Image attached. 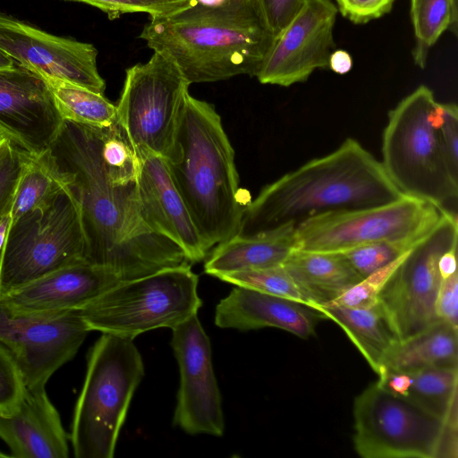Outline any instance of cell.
I'll use <instances>...</instances> for the list:
<instances>
[{
    "label": "cell",
    "instance_id": "obj_1",
    "mask_svg": "<svg viewBox=\"0 0 458 458\" xmlns=\"http://www.w3.org/2000/svg\"><path fill=\"white\" fill-rule=\"evenodd\" d=\"M47 153L79 207L86 262L113 270L123 282L191 264L146 222L140 160L116 121L96 128L64 120Z\"/></svg>",
    "mask_w": 458,
    "mask_h": 458
},
{
    "label": "cell",
    "instance_id": "obj_2",
    "mask_svg": "<svg viewBox=\"0 0 458 458\" xmlns=\"http://www.w3.org/2000/svg\"><path fill=\"white\" fill-rule=\"evenodd\" d=\"M403 194L379 162L352 138L266 185L244 206L237 232L259 237L317 216L384 205Z\"/></svg>",
    "mask_w": 458,
    "mask_h": 458
},
{
    "label": "cell",
    "instance_id": "obj_3",
    "mask_svg": "<svg viewBox=\"0 0 458 458\" xmlns=\"http://www.w3.org/2000/svg\"><path fill=\"white\" fill-rule=\"evenodd\" d=\"M139 38L174 61L190 84L256 77L275 40L259 0H195L150 18Z\"/></svg>",
    "mask_w": 458,
    "mask_h": 458
},
{
    "label": "cell",
    "instance_id": "obj_4",
    "mask_svg": "<svg viewBox=\"0 0 458 458\" xmlns=\"http://www.w3.org/2000/svg\"><path fill=\"white\" fill-rule=\"evenodd\" d=\"M166 162L207 247L233 236L244 206L234 151L212 105L187 95L175 147Z\"/></svg>",
    "mask_w": 458,
    "mask_h": 458
},
{
    "label": "cell",
    "instance_id": "obj_5",
    "mask_svg": "<svg viewBox=\"0 0 458 458\" xmlns=\"http://www.w3.org/2000/svg\"><path fill=\"white\" fill-rule=\"evenodd\" d=\"M133 339L102 333L88 356L70 441L76 458H112L133 394L144 377Z\"/></svg>",
    "mask_w": 458,
    "mask_h": 458
},
{
    "label": "cell",
    "instance_id": "obj_6",
    "mask_svg": "<svg viewBox=\"0 0 458 458\" xmlns=\"http://www.w3.org/2000/svg\"><path fill=\"white\" fill-rule=\"evenodd\" d=\"M437 102L433 91L420 85L389 111L381 164L403 195L446 208L457 199L458 180L449 169L440 130L429 120Z\"/></svg>",
    "mask_w": 458,
    "mask_h": 458
},
{
    "label": "cell",
    "instance_id": "obj_7",
    "mask_svg": "<svg viewBox=\"0 0 458 458\" xmlns=\"http://www.w3.org/2000/svg\"><path fill=\"white\" fill-rule=\"evenodd\" d=\"M191 265L123 281L78 311L90 331L134 339L160 327L173 328L198 314L202 301Z\"/></svg>",
    "mask_w": 458,
    "mask_h": 458
},
{
    "label": "cell",
    "instance_id": "obj_8",
    "mask_svg": "<svg viewBox=\"0 0 458 458\" xmlns=\"http://www.w3.org/2000/svg\"><path fill=\"white\" fill-rule=\"evenodd\" d=\"M353 446L364 458H456L457 430L377 381L353 403Z\"/></svg>",
    "mask_w": 458,
    "mask_h": 458
},
{
    "label": "cell",
    "instance_id": "obj_9",
    "mask_svg": "<svg viewBox=\"0 0 458 458\" xmlns=\"http://www.w3.org/2000/svg\"><path fill=\"white\" fill-rule=\"evenodd\" d=\"M79 207L65 188L10 223L0 251V297L62 267L86 262Z\"/></svg>",
    "mask_w": 458,
    "mask_h": 458
},
{
    "label": "cell",
    "instance_id": "obj_10",
    "mask_svg": "<svg viewBox=\"0 0 458 458\" xmlns=\"http://www.w3.org/2000/svg\"><path fill=\"white\" fill-rule=\"evenodd\" d=\"M190 85L174 61L160 52L126 70L116 122L135 151L171 157Z\"/></svg>",
    "mask_w": 458,
    "mask_h": 458
},
{
    "label": "cell",
    "instance_id": "obj_11",
    "mask_svg": "<svg viewBox=\"0 0 458 458\" xmlns=\"http://www.w3.org/2000/svg\"><path fill=\"white\" fill-rule=\"evenodd\" d=\"M449 209L403 195L380 206L310 217L294 228L295 250L338 252L377 242H419Z\"/></svg>",
    "mask_w": 458,
    "mask_h": 458
},
{
    "label": "cell",
    "instance_id": "obj_12",
    "mask_svg": "<svg viewBox=\"0 0 458 458\" xmlns=\"http://www.w3.org/2000/svg\"><path fill=\"white\" fill-rule=\"evenodd\" d=\"M455 212H445L437 226L417 245L392 276L378 296L400 340L410 337L436 322L435 301L441 283L438 260L457 246Z\"/></svg>",
    "mask_w": 458,
    "mask_h": 458
},
{
    "label": "cell",
    "instance_id": "obj_13",
    "mask_svg": "<svg viewBox=\"0 0 458 458\" xmlns=\"http://www.w3.org/2000/svg\"><path fill=\"white\" fill-rule=\"evenodd\" d=\"M89 332L78 310L54 316L18 315L0 301V344L15 360L26 388L45 386L75 356Z\"/></svg>",
    "mask_w": 458,
    "mask_h": 458
},
{
    "label": "cell",
    "instance_id": "obj_14",
    "mask_svg": "<svg viewBox=\"0 0 458 458\" xmlns=\"http://www.w3.org/2000/svg\"><path fill=\"white\" fill-rule=\"evenodd\" d=\"M172 332L171 346L180 370L174 423L191 435L221 437L225 420L210 340L197 314Z\"/></svg>",
    "mask_w": 458,
    "mask_h": 458
},
{
    "label": "cell",
    "instance_id": "obj_15",
    "mask_svg": "<svg viewBox=\"0 0 458 458\" xmlns=\"http://www.w3.org/2000/svg\"><path fill=\"white\" fill-rule=\"evenodd\" d=\"M338 10L333 0H305L299 13L275 38L256 77L262 84L289 87L328 68L335 49Z\"/></svg>",
    "mask_w": 458,
    "mask_h": 458
},
{
    "label": "cell",
    "instance_id": "obj_16",
    "mask_svg": "<svg viewBox=\"0 0 458 458\" xmlns=\"http://www.w3.org/2000/svg\"><path fill=\"white\" fill-rule=\"evenodd\" d=\"M0 50L45 79L64 81L104 94L98 50L90 43L55 36L0 13Z\"/></svg>",
    "mask_w": 458,
    "mask_h": 458
},
{
    "label": "cell",
    "instance_id": "obj_17",
    "mask_svg": "<svg viewBox=\"0 0 458 458\" xmlns=\"http://www.w3.org/2000/svg\"><path fill=\"white\" fill-rule=\"evenodd\" d=\"M64 121L44 77L17 63L0 69L1 138L39 156L49 149Z\"/></svg>",
    "mask_w": 458,
    "mask_h": 458
},
{
    "label": "cell",
    "instance_id": "obj_18",
    "mask_svg": "<svg viewBox=\"0 0 458 458\" xmlns=\"http://www.w3.org/2000/svg\"><path fill=\"white\" fill-rule=\"evenodd\" d=\"M123 282L111 269L81 262L62 267L0 297L18 315L54 316L80 310Z\"/></svg>",
    "mask_w": 458,
    "mask_h": 458
},
{
    "label": "cell",
    "instance_id": "obj_19",
    "mask_svg": "<svg viewBox=\"0 0 458 458\" xmlns=\"http://www.w3.org/2000/svg\"><path fill=\"white\" fill-rule=\"evenodd\" d=\"M140 160L139 197L143 216L157 233L176 243L191 263L204 259L207 247L166 160L150 152L136 151Z\"/></svg>",
    "mask_w": 458,
    "mask_h": 458
},
{
    "label": "cell",
    "instance_id": "obj_20",
    "mask_svg": "<svg viewBox=\"0 0 458 458\" xmlns=\"http://www.w3.org/2000/svg\"><path fill=\"white\" fill-rule=\"evenodd\" d=\"M0 438L14 458H68V436L45 386L26 388L10 412L0 413Z\"/></svg>",
    "mask_w": 458,
    "mask_h": 458
},
{
    "label": "cell",
    "instance_id": "obj_21",
    "mask_svg": "<svg viewBox=\"0 0 458 458\" xmlns=\"http://www.w3.org/2000/svg\"><path fill=\"white\" fill-rule=\"evenodd\" d=\"M319 315L308 306L283 297L236 286L216 307L215 324L242 331L276 327L301 338L315 333Z\"/></svg>",
    "mask_w": 458,
    "mask_h": 458
},
{
    "label": "cell",
    "instance_id": "obj_22",
    "mask_svg": "<svg viewBox=\"0 0 458 458\" xmlns=\"http://www.w3.org/2000/svg\"><path fill=\"white\" fill-rule=\"evenodd\" d=\"M377 380L384 388L458 428V366H435L413 370H384Z\"/></svg>",
    "mask_w": 458,
    "mask_h": 458
},
{
    "label": "cell",
    "instance_id": "obj_23",
    "mask_svg": "<svg viewBox=\"0 0 458 458\" xmlns=\"http://www.w3.org/2000/svg\"><path fill=\"white\" fill-rule=\"evenodd\" d=\"M320 318L336 323L377 374L400 338L383 306L377 301L363 307L316 305Z\"/></svg>",
    "mask_w": 458,
    "mask_h": 458
},
{
    "label": "cell",
    "instance_id": "obj_24",
    "mask_svg": "<svg viewBox=\"0 0 458 458\" xmlns=\"http://www.w3.org/2000/svg\"><path fill=\"white\" fill-rule=\"evenodd\" d=\"M282 266L312 310L334 301L363 278L337 252L294 250Z\"/></svg>",
    "mask_w": 458,
    "mask_h": 458
},
{
    "label": "cell",
    "instance_id": "obj_25",
    "mask_svg": "<svg viewBox=\"0 0 458 458\" xmlns=\"http://www.w3.org/2000/svg\"><path fill=\"white\" fill-rule=\"evenodd\" d=\"M294 228L283 227L259 237L236 235L217 244L204 270L215 277L250 269L280 266L295 250Z\"/></svg>",
    "mask_w": 458,
    "mask_h": 458
},
{
    "label": "cell",
    "instance_id": "obj_26",
    "mask_svg": "<svg viewBox=\"0 0 458 458\" xmlns=\"http://www.w3.org/2000/svg\"><path fill=\"white\" fill-rule=\"evenodd\" d=\"M435 366H458V330L442 321L400 340L377 375L384 370L406 371Z\"/></svg>",
    "mask_w": 458,
    "mask_h": 458
},
{
    "label": "cell",
    "instance_id": "obj_27",
    "mask_svg": "<svg viewBox=\"0 0 458 458\" xmlns=\"http://www.w3.org/2000/svg\"><path fill=\"white\" fill-rule=\"evenodd\" d=\"M64 189L47 151L39 156L25 154L10 210L11 222L46 207Z\"/></svg>",
    "mask_w": 458,
    "mask_h": 458
},
{
    "label": "cell",
    "instance_id": "obj_28",
    "mask_svg": "<svg viewBox=\"0 0 458 458\" xmlns=\"http://www.w3.org/2000/svg\"><path fill=\"white\" fill-rule=\"evenodd\" d=\"M410 13L415 41L413 62L425 69L429 51L441 35L446 30L457 35L458 0H411Z\"/></svg>",
    "mask_w": 458,
    "mask_h": 458
},
{
    "label": "cell",
    "instance_id": "obj_29",
    "mask_svg": "<svg viewBox=\"0 0 458 458\" xmlns=\"http://www.w3.org/2000/svg\"><path fill=\"white\" fill-rule=\"evenodd\" d=\"M64 120L106 128L116 121V106L104 94L56 79H46Z\"/></svg>",
    "mask_w": 458,
    "mask_h": 458
},
{
    "label": "cell",
    "instance_id": "obj_30",
    "mask_svg": "<svg viewBox=\"0 0 458 458\" xmlns=\"http://www.w3.org/2000/svg\"><path fill=\"white\" fill-rule=\"evenodd\" d=\"M218 279L235 286L283 297L310 308V301L282 265L225 274Z\"/></svg>",
    "mask_w": 458,
    "mask_h": 458
},
{
    "label": "cell",
    "instance_id": "obj_31",
    "mask_svg": "<svg viewBox=\"0 0 458 458\" xmlns=\"http://www.w3.org/2000/svg\"><path fill=\"white\" fill-rule=\"evenodd\" d=\"M419 242H377L359 245L338 251L337 253H339L360 276L365 277L407 252Z\"/></svg>",
    "mask_w": 458,
    "mask_h": 458
},
{
    "label": "cell",
    "instance_id": "obj_32",
    "mask_svg": "<svg viewBox=\"0 0 458 458\" xmlns=\"http://www.w3.org/2000/svg\"><path fill=\"white\" fill-rule=\"evenodd\" d=\"M411 250L387 265L366 276L339 297L327 303V305L363 307L376 303L379 294Z\"/></svg>",
    "mask_w": 458,
    "mask_h": 458
},
{
    "label": "cell",
    "instance_id": "obj_33",
    "mask_svg": "<svg viewBox=\"0 0 458 458\" xmlns=\"http://www.w3.org/2000/svg\"><path fill=\"white\" fill-rule=\"evenodd\" d=\"M97 7L114 20L130 13H146L150 18L169 15L191 5L195 0H65Z\"/></svg>",
    "mask_w": 458,
    "mask_h": 458
},
{
    "label": "cell",
    "instance_id": "obj_34",
    "mask_svg": "<svg viewBox=\"0 0 458 458\" xmlns=\"http://www.w3.org/2000/svg\"><path fill=\"white\" fill-rule=\"evenodd\" d=\"M25 154L0 137V219L11 210Z\"/></svg>",
    "mask_w": 458,
    "mask_h": 458
},
{
    "label": "cell",
    "instance_id": "obj_35",
    "mask_svg": "<svg viewBox=\"0 0 458 458\" xmlns=\"http://www.w3.org/2000/svg\"><path fill=\"white\" fill-rule=\"evenodd\" d=\"M25 385L21 371L6 348L0 344V413L14 410L21 402Z\"/></svg>",
    "mask_w": 458,
    "mask_h": 458
},
{
    "label": "cell",
    "instance_id": "obj_36",
    "mask_svg": "<svg viewBox=\"0 0 458 458\" xmlns=\"http://www.w3.org/2000/svg\"><path fill=\"white\" fill-rule=\"evenodd\" d=\"M395 0H335L338 13L354 24H365L389 13Z\"/></svg>",
    "mask_w": 458,
    "mask_h": 458
},
{
    "label": "cell",
    "instance_id": "obj_37",
    "mask_svg": "<svg viewBox=\"0 0 458 458\" xmlns=\"http://www.w3.org/2000/svg\"><path fill=\"white\" fill-rule=\"evenodd\" d=\"M435 314L439 321L458 330V274L442 279L436 301Z\"/></svg>",
    "mask_w": 458,
    "mask_h": 458
},
{
    "label": "cell",
    "instance_id": "obj_38",
    "mask_svg": "<svg viewBox=\"0 0 458 458\" xmlns=\"http://www.w3.org/2000/svg\"><path fill=\"white\" fill-rule=\"evenodd\" d=\"M305 0H259L265 20L275 38L301 10Z\"/></svg>",
    "mask_w": 458,
    "mask_h": 458
},
{
    "label": "cell",
    "instance_id": "obj_39",
    "mask_svg": "<svg viewBox=\"0 0 458 458\" xmlns=\"http://www.w3.org/2000/svg\"><path fill=\"white\" fill-rule=\"evenodd\" d=\"M439 130L449 169L458 180V108L455 104H445V121Z\"/></svg>",
    "mask_w": 458,
    "mask_h": 458
},
{
    "label": "cell",
    "instance_id": "obj_40",
    "mask_svg": "<svg viewBox=\"0 0 458 458\" xmlns=\"http://www.w3.org/2000/svg\"><path fill=\"white\" fill-rule=\"evenodd\" d=\"M352 57L344 49H335L328 60V68L334 72L344 75L348 73L352 68Z\"/></svg>",
    "mask_w": 458,
    "mask_h": 458
},
{
    "label": "cell",
    "instance_id": "obj_41",
    "mask_svg": "<svg viewBox=\"0 0 458 458\" xmlns=\"http://www.w3.org/2000/svg\"><path fill=\"white\" fill-rule=\"evenodd\" d=\"M457 246L444 252L438 260V271L442 279L457 272L456 264Z\"/></svg>",
    "mask_w": 458,
    "mask_h": 458
},
{
    "label": "cell",
    "instance_id": "obj_42",
    "mask_svg": "<svg viewBox=\"0 0 458 458\" xmlns=\"http://www.w3.org/2000/svg\"><path fill=\"white\" fill-rule=\"evenodd\" d=\"M11 223L10 212L5 214L0 219V251L4 244L7 231Z\"/></svg>",
    "mask_w": 458,
    "mask_h": 458
},
{
    "label": "cell",
    "instance_id": "obj_43",
    "mask_svg": "<svg viewBox=\"0 0 458 458\" xmlns=\"http://www.w3.org/2000/svg\"><path fill=\"white\" fill-rule=\"evenodd\" d=\"M14 63L9 55L0 50V69L11 67Z\"/></svg>",
    "mask_w": 458,
    "mask_h": 458
},
{
    "label": "cell",
    "instance_id": "obj_44",
    "mask_svg": "<svg viewBox=\"0 0 458 458\" xmlns=\"http://www.w3.org/2000/svg\"><path fill=\"white\" fill-rule=\"evenodd\" d=\"M6 457H11V455L0 451V458H6Z\"/></svg>",
    "mask_w": 458,
    "mask_h": 458
}]
</instances>
